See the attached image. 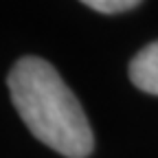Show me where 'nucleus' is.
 I'll return each instance as SVG.
<instances>
[{"label":"nucleus","instance_id":"f257e3e1","mask_svg":"<svg viewBox=\"0 0 158 158\" xmlns=\"http://www.w3.org/2000/svg\"><path fill=\"white\" fill-rule=\"evenodd\" d=\"M7 86L20 118L37 141L66 158L90 156L94 138L84 108L48 62L40 57L18 59Z\"/></svg>","mask_w":158,"mask_h":158},{"label":"nucleus","instance_id":"f03ea898","mask_svg":"<svg viewBox=\"0 0 158 158\" xmlns=\"http://www.w3.org/2000/svg\"><path fill=\"white\" fill-rule=\"evenodd\" d=\"M130 79L138 90L158 97V40L141 48L130 62Z\"/></svg>","mask_w":158,"mask_h":158},{"label":"nucleus","instance_id":"7ed1b4c3","mask_svg":"<svg viewBox=\"0 0 158 158\" xmlns=\"http://www.w3.org/2000/svg\"><path fill=\"white\" fill-rule=\"evenodd\" d=\"M81 2L99 13H123L141 5V0H81Z\"/></svg>","mask_w":158,"mask_h":158}]
</instances>
